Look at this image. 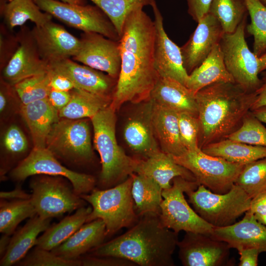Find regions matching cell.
I'll use <instances>...</instances> for the list:
<instances>
[{
    "label": "cell",
    "mask_w": 266,
    "mask_h": 266,
    "mask_svg": "<svg viewBox=\"0 0 266 266\" xmlns=\"http://www.w3.org/2000/svg\"><path fill=\"white\" fill-rule=\"evenodd\" d=\"M143 8L127 16L119 41L121 67L110 105L115 111L126 102L149 100L159 77L154 63L155 24Z\"/></svg>",
    "instance_id": "1"
},
{
    "label": "cell",
    "mask_w": 266,
    "mask_h": 266,
    "mask_svg": "<svg viewBox=\"0 0 266 266\" xmlns=\"http://www.w3.org/2000/svg\"><path fill=\"white\" fill-rule=\"evenodd\" d=\"M178 233L163 225L159 215L148 213L124 233L91 249L89 255L112 256L140 266H174Z\"/></svg>",
    "instance_id": "2"
},
{
    "label": "cell",
    "mask_w": 266,
    "mask_h": 266,
    "mask_svg": "<svg viewBox=\"0 0 266 266\" xmlns=\"http://www.w3.org/2000/svg\"><path fill=\"white\" fill-rule=\"evenodd\" d=\"M195 97L201 149L226 138L239 128L251 111L256 93H248L234 82H218L200 89Z\"/></svg>",
    "instance_id": "3"
},
{
    "label": "cell",
    "mask_w": 266,
    "mask_h": 266,
    "mask_svg": "<svg viewBox=\"0 0 266 266\" xmlns=\"http://www.w3.org/2000/svg\"><path fill=\"white\" fill-rule=\"evenodd\" d=\"M115 111L109 105L91 118L95 147L101 165L99 181L100 189L111 188L124 181L134 173L138 162V158L127 155L117 143Z\"/></svg>",
    "instance_id": "4"
},
{
    "label": "cell",
    "mask_w": 266,
    "mask_h": 266,
    "mask_svg": "<svg viewBox=\"0 0 266 266\" xmlns=\"http://www.w3.org/2000/svg\"><path fill=\"white\" fill-rule=\"evenodd\" d=\"M132 183L130 175L124 181L111 188H95L89 193L81 195L92 208L86 223L101 219L105 225L106 237L134 225L139 216L132 195Z\"/></svg>",
    "instance_id": "5"
},
{
    "label": "cell",
    "mask_w": 266,
    "mask_h": 266,
    "mask_svg": "<svg viewBox=\"0 0 266 266\" xmlns=\"http://www.w3.org/2000/svg\"><path fill=\"white\" fill-rule=\"evenodd\" d=\"M195 211L214 228L233 225L249 210L251 198L234 184L225 194L211 192L203 185L185 193Z\"/></svg>",
    "instance_id": "6"
},
{
    "label": "cell",
    "mask_w": 266,
    "mask_h": 266,
    "mask_svg": "<svg viewBox=\"0 0 266 266\" xmlns=\"http://www.w3.org/2000/svg\"><path fill=\"white\" fill-rule=\"evenodd\" d=\"M32 176L29 183L31 200L41 218L59 217L86 206L87 202L66 178L44 174Z\"/></svg>",
    "instance_id": "7"
},
{
    "label": "cell",
    "mask_w": 266,
    "mask_h": 266,
    "mask_svg": "<svg viewBox=\"0 0 266 266\" xmlns=\"http://www.w3.org/2000/svg\"><path fill=\"white\" fill-rule=\"evenodd\" d=\"M171 186L163 190L160 221L164 226L178 233L183 231L211 234L214 227L204 221L186 200L184 193L197 189L199 184L180 176L174 178Z\"/></svg>",
    "instance_id": "8"
},
{
    "label": "cell",
    "mask_w": 266,
    "mask_h": 266,
    "mask_svg": "<svg viewBox=\"0 0 266 266\" xmlns=\"http://www.w3.org/2000/svg\"><path fill=\"white\" fill-rule=\"evenodd\" d=\"M173 158L193 173L199 185L221 194L231 190L245 165L208 155L200 148Z\"/></svg>",
    "instance_id": "9"
},
{
    "label": "cell",
    "mask_w": 266,
    "mask_h": 266,
    "mask_svg": "<svg viewBox=\"0 0 266 266\" xmlns=\"http://www.w3.org/2000/svg\"><path fill=\"white\" fill-rule=\"evenodd\" d=\"M247 18L233 33L223 35L219 42L225 66L234 82L248 93L257 91L262 83L259 77L258 58L249 49L245 38Z\"/></svg>",
    "instance_id": "10"
},
{
    "label": "cell",
    "mask_w": 266,
    "mask_h": 266,
    "mask_svg": "<svg viewBox=\"0 0 266 266\" xmlns=\"http://www.w3.org/2000/svg\"><path fill=\"white\" fill-rule=\"evenodd\" d=\"M46 147L67 163L81 165L91 162L93 152L87 122L83 119H59L50 131Z\"/></svg>",
    "instance_id": "11"
},
{
    "label": "cell",
    "mask_w": 266,
    "mask_h": 266,
    "mask_svg": "<svg viewBox=\"0 0 266 266\" xmlns=\"http://www.w3.org/2000/svg\"><path fill=\"white\" fill-rule=\"evenodd\" d=\"M39 174L66 178L80 196L89 193L96 185V180L93 175L63 166L47 147H33L28 155L11 170L10 177L19 183L30 176Z\"/></svg>",
    "instance_id": "12"
},
{
    "label": "cell",
    "mask_w": 266,
    "mask_h": 266,
    "mask_svg": "<svg viewBox=\"0 0 266 266\" xmlns=\"http://www.w3.org/2000/svg\"><path fill=\"white\" fill-rule=\"evenodd\" d=\"M40 9L68 26L84 33H97L119 41L120 36L104 12L96 5H79L58 0H33Z\"/></svg>",
    "instance_id": "13"
},
{
    "label": "cell",
    "mask_w": 266,
    "mask_h": 266,
    "mask_svg": "<svg viewBox=\"0 0 266 266\" xmlns=\"http://www.w3.org/2000/svg\"><path fill=\"white\" fill-rule=\"evenodd\" d=\"M179 258L184 266H222L230 264V248L210 234L186 232L177 243Z\"/></svg>",
    "instance_id": "14"
},
{
    "label": "cell",
    "mask_w": 266,
    "mask_h": 266,
    "mask_svg": "<svg viewBox=\"0 0 266 266\" xmlns=\"http://www.w3.org/2000/svg\"><path fill=\"white\" fill-rule=\"evenodd\" d=\"M81 36L80 47L74 60L117 79L122 62L119 41L97 33L84 32Z\"/></svg>",
    "instance_id": "15"
},
{
    "label": "cell",
    "mask_w": 266,
    "mask_h": 266,
    "mask_svg": "<svg viewBox=\"0 0 266 266\" xmlns=\"http://www.w3.org/2000/svg\"><path fill=\"white\" fill-rule=\"evenodd\" d=\"M151 6L155 27V69L159 77L171 78L186 86L189 74L183 66L180 47L167 35L164 27L163 17L155 0Z\"/></svg>",
    "instance_id": "16"
},
{
    "label": "cell",
    "mask_w": 266,
    "mask_h": 266,
    "mask_svg": "<svg viewBox=\"0 0 266 266\" xmlns=\"http://www.w3.org/2000/svg\"><path fill=\"white\" fill-rule=\"evenodd\" d=\"M31 37L40 57L48 65L74 57L81 44L80 39L52 21L42 26H35Z\"/></svg>",
    "instance_id": "17"
},
{
    "label": "cell",
    "mask_w": 266,
    "mask_h": 266,
    "mask_svg": "<svg viewBox=\"0 0 266 266\" xmlns=\"http://www.w3.org/2000/svg\"><path fill=\"white\" fill-rule=\"evenodd\" d=\"M197 23L188 41L180 47L183 66L188 74L204 61L224 33L219 22L209 13Z\"/></svg>",
    "instance_id": "18"
},
{
    "label": "cell",
    "mask_w": 266,
    "mask_h": 266,
    "mask_svg": "<svg viewBox=\"0 0 266 266\" xmlns=\"http://www.w3.org/2000/svg\"><path fill=\"white\" fill-rule=\"evenodd\" d=\"M210 235L226 242L230 248L237 250L252 248L258 249L260 253L266 252V226L249 210L240 221L229 226L214 228Z\"/></svg>",
    "instance_id": "19"
},
{
    "label": "cell",
    "mask_w": 266,
    "mask_h": 266,
    "mask_svg": "<svg viewBox=\"0 0 266 266\" xmlns=\"http://www.w3.org/2000/svg\"><path fill=\"white\" fill-rule=\"evenodd\" d=\"M153 102L149 99L129 119L124 129V139L136 154L146 158L161 151L152 122Z\"/></svg>",
    "instance_id": "20"
},
{
    "label": "cell",
    "mask_w": 266,
    "mask_h": 266,
    "mask_svg": "<svg viewBox=\"0 0 266 266\" xmlns=\"http://www.w3.org/2000/svg\"><path fill=\"white\" fill-rule=\"evenodd\" d=\"M49 66L50 71L68 78L74 88L100 95H109L114 80H117L90 66L79 65L69 58L51 63Z\"/></svg>",
    "instance_id": "21"
},
{
    "label": "cell",
    "mask_w": 266,
    "mask_h": 266,
    "mask_svg": "<svg viewBox=\"0 0 266 266\" xmlns=\"http://www.w3.org/2000/svg\"><path fill=\"white\" fill-rule=\"evenodd\" d=\"M150 99L177 113H187L198 116L195 94L174 79L159 77L151 91Z\"/></svg>",
    "instance_id": "22"
},
{
    "label": "cell",
    "mask_w": 266,
    "mask_h": 266,
    "mask_svg": "<svg viewBox=\"0 0 266 266\" xmlns=\"http://www.w3.org/2000/svg\"><path fill=\"white\" fill-rule=\"evenodd\" d=\"M106 227L100 219L84 224L67 240L51 250L67 260H77L104 242Z\"/></svg>",
    "instance_id": "23"
},
{
    "label": "cell",
    "mask_w": 266,
    "mask_h": 266,
    "mask_svg": "<svg viewBox=\"0 0 266 266\" xmlns=\"http://www.w3.org/2000/svg\"><path fill=\"white\" fill-rule=\"evenodd\" d=\"M152 101V122L161 150L173 157L181 155L187 149L180 139L177 113Z\"/></svg>",
    "instance_id": "24"
},
{
    "label": "cell",
    "mask_w": 266,
    "mask_h": 266,
    "mask_svg": "<svg viewBox=\"0 0 266 266\" xmlns=\"http://www.w3.org/2000/svg\"><path fill=\"white\" fill-rule=\"evenodd\" d=\"M134 173L153 179L163 190L170 188V182L176 177L196 181L191 172L176 163L172 156L161 150L148 158L138 159Z\"/></svg>",
    "instance_id": "25"
},
{
    "label": "cell",
    "mask_w": 266,
    "mask_h": 266,
    "mask_svg": "<svg viewBox=\"0 0 266 266\" xmlns=\"http://www.w3.org/2000/svg\"><path fill=\"white\" fill-rule=\"evenodd\" d=\"M31 41H22L3 70V76L14 85L28 77L48 72L49 65L40 57L35 45Z\"/></svg>",
    "instance_id": "26"
},
{
    "label": "cell",
    "mask_w": 266,
    "mask_h": 266,
    "mask_svg": "<svg viewBox=\"0 0 266 266\" xmlns=\"http://www.w3.org/2000/svg\"><path fill=\"white\" fill-rule=\"evenodd\" d=\"M21 115L31 133L33 147H46V141L53 125L60 118L59 111L48 98L22 104Z\"/></svg>",
    "instance_id": "27"
},
{
    "label": "cell",
    "mask_w": 266,
    "mask_h": 266,
    "mask_svg": "<svg viewBox=\"0 0 266 266\" xmlns=\"http://www.w3.org/2000/svg\"><path fill=\"white\" fill-rule=\"evenodd\" d=\"M51 219H44L37 214L30 218L11 237L8 248L0 258V266H11L17 264L28 253L34 246L38 235L46 230Z\"/></svg>",
    "instance_id": "28"
},
{
    "label": "cell",
    "mask_w": 266,
    "mask_h": 266,
    "mask_svg": "<svg viewBox=\"0 0 266 266\" xmlns=\"http://www.w3.org/2000/svg\"><path fill=\"white\" fill-rule=\"evenodd\" d=\"M218 82H234L225 66L219 43L214 47L204 61L189 74L186 86L196 95L203 88Z\"/></svg>",
    "instance_id": "29"
},
{
    "label": "cell",
    "mask_w": 266,
    "mask_h": 266,
    "mask_svg": "<svg viewBox=\"0 0 266 266\" xmlns=\"http://www.w3.org/2000/svg\"><path fill=\"white\" fill-rule=\"evenodd\" d=\"M92 210L91 206L80 207L72 215L50 225L38 237L34 246L51 251L60 245L86 223Z\"/></svg>",
    "instance_id": "30"
},
{
    "label": "cell",
    "mask_w": 266,
    "mask_h": 266,
    "mask_svg": "<svg viewBox=\"0 0 266 266\" xmlns=\"http://www.w3.org/2000/svg\"><path fill=\"white\" fill-rule=\"evenodd\" d=\"M201 149L208 155L243 165L266 157V146L252 145L229 138L210 143Z\"/></svg>",
    "instance_id": "31"
},
{
    "label": "cell",
    "mask_w": 266,
    "mask_h": 266,
    "mask_svg": "<svg viewBox=\"0 0 266 266\" xmlns=\"http://www.w3.org/2000/svg\"><path fill=\"white\" fill-rule=\"evenodd\" d=\"M68 103L59 111L60 118L69 119L91 118L111 102L109 95H100L77 88L70 91Z\"/></svg>",
    "instance_id": "32"
},
{
    "label": "cell",
    "mask_w": 266,
    "mask_h": 266,
    "mask_svg": "<svg viewBox=\"0 0 266 266\" xmlns=\"http://www.w3.org/2000/svg\"><path fill=\"white\" fill-rule=\"evenodd\" d=\"M132 195L137 215L152 213L160 215L163 201V189L153 179L145 175L133 173Z\"/></svg>",
    "instance_id": "33"
},
{
    "label": "cell",
    "mask_w": 266,
    "mask_h": 266,
    "mask_svg": "<svg viewBox=\"0 0 266 266\" xmlns=\"http://www.w3.org/2000/svg\"><path fill=\"white\" fill-rule=\"evenodd\" d=\"M1 10L6 23L11 29L22 26L27 21L35 26H42L52 21V16L42 12L33 0H12L1 5Z\"/></svg>",
    "instance_id": "34"
},
{
    "label": "cell",
    "mask_w": 266,
    "mask_h": 266,
    "mask_svg": "<svg viewBox=\"0 0 266 266\" xmlns=\"http://www.w3.org/2000/svg\"><path fill=\"white\" fill-rule=\"evenodd\" d=\"M36 214L31 199H0V232L11 235L22 221Z\"/></svg>",
    "instance_id": "35"
},
{
    "label": "cell",
    "mask_w": 266,
    "mask_h": 266,
    "mask_svg": "<svg viewBox=\"0 0 266 266\" xmlns=\"http://www.w3.org/2000/svg\"><path fill=\"white\" fill-rule=\"evenodd\" d=\"M208 13L217 19L226 33H233L248 15L244 0H212Z\"/></svg>",
    "instance_id": "36"
},
{
    "label": "cell",
    "mask_w": 266,
    "mask_h": 266,
    "mask_svg": "<svg viewBox=\"0 0 266 266\" xmlns=\"http://www.w3.org/2000/svg\"><path fill=\"white\" fill-rule=\"evenodd\" d=\"M251 22L246 29L254 37L253 53L259 57L266 52V7L259 0H244Z\"/></svg>",
    "instance_id": "37"
},
{
    "label": "cell",
    "mask_w": 266,
    "mask_h": 266,
    "mask_svg": "<svg viewBox=\"0 0 266 266\" xmlns=\"http://www.w3.org/2000/svg\"><path fill=\"white\" fill-rule=\"evenodd\" d=\"M108 16L121 36L125 20L135 9L150 5L155 0H90Z\"/></svg>",
    "instance_id": "38"
},
{
    "label": "cell",
    "mask_w": 266,
    "mask_h": 266,
    "mask_svg": "<svg viewBox=\"0 0 266 266\" xmlns=\"http://www.w3.org/2000/svg\"><path fill=\"white\" fill-rule=\"evenodd\" d=\"M235 184L251 199L266 191V157L245 165Z\"/></svg>",
    "instance_id": "39"
},
{
    "label": "cell",
    "mask_w": 266,
    "mask_h": 266,
    "mask_svg": "<svg viewBox=\"0 0 266 266\" xmlns=\"http://www.w3.org/2000/svg\"><path fill=\"white\" fill-rule=\"evenodd\" d=\"M50 81L48 71L25 78L14 87L22 104H26L48 98L51 90Z\"/></svg>",
    "instance_id": "40"
},
{
    "label": "cell",
    "mask_w": 266,
    "mask_h": 266,
    "mask_svg": "<svg viewBox=\"0 0 266 266\" xmlns=\"http://www.w3.org/2000/svg\"><path fill=\"white\" fill-rule=\"evenodd\" d=\"M226 138L266 147V127L250 111L245 116L239 128Z\"/></svg>",
    "instance_id": "41"
},
{
    "label": "cell",
    "mask_w": 266,
    "mask_h": 266,
    "mask_svg": "<svg viewBox=\"0 0 266 266\" xmlns=\"http://www.w3.org/2000/svg\"><path fill=\"white\" fill-rule=\"evenodd\" d=\"M20 266H80V260H67L53 253L51 251L36 246L19 261Z\"/></svg>",
    "instance_id": "42"
},
{
    "label": "cell",
    "mask_w": 266,
    "mask_h": 266,
    "mask_svg": "<svg viewBox=\"0 0 266 266\" xmlns=\"http://www.w3.org/2000/svg\"><path fill=\"white\" fill-rule=\"evenodd\" d=\"M177 115L180 139L184 146L187 150L200 148V126L198 117L187 113H179Z\"/></svg>",
    "instance_id": "43"
},
{
    "label": "cell",
    "mask_w": 266,
    "mask_h": 266,
    "mask_svg": "<svg viewBox=\"0 0 266 266\" xmlns=\"http://www.w3.org/2000/svg\"><path fill=\"white\" fill-rule=\"evenodd\" d=\"M4 146L10 154H19L28 149L27 138L20 129L15 125L6 131L3 137Z\"/></svg>",
    "instance_id": "44"
},
{
    "label": "cell",
    "mask_w": 266,
    "mask_h": 266,
    "mask_svg": "<svg viewBox=\"0 0 266 266\" xmlns=\"http://www.w3.org/2000/svg\"><path fill=\"white\" fill-rule=\"evenodd\" d=\"M79 259L82 266H136L133 262L120 257L88 255Z\"/></svg>",
    "instance_id": "45"
},
{
    "label": "cell",
    "mask_w": 266,
    "mask_h": 266,
    "mask_svg": "<svg viewBox=\"0 0 266 266\" xmlns=\"http://www.w3.org/2000/svg\"><path fill=\"white\" fill-rule=\"evenodd\" d=\"M188 13L198 23L208 12L212 0H186Z\"/></svg>",
    "instance_id": "46"
},
{
    "label": "cell",
    "mask_w": 266,
    "mask_h": 266,
    "mask_svg": "<svg viewBox=\"0 0 266 266\" xmlns=\"http://www.w3.org/2000/svg\"><path fill=\"white\" fill-rule=\"evenodd\" d=\"M50 86L51 89L60 91H70L74 88L73 83L66 77L50 71Z\"/></svg>",
    "instance_id": "47"
},
{
    "label": "cell",
    "mask_w": 266,
    "mask_h": 266,
    "mask_svg": "<svg viewBox=\"0 0 266 266\" xmlns=\"http://www.w3.org/2000/svg\"><path fill=\"white\" fill-rule=\"evenodd\" d=\"M48 99L51 104L59 111L65 107L70 101V91H60L51 89Z\"/></svg>",
    "instance_id": "48"
},
{
    "label": "cell",
    "mask_w": 266,
    "mask_h": 266,
    "mask_svg": "<svg viewBox=\"0 0 266 266\" xmlns=\"http://www.w3.org/2000/svg\"><path fill=\"white\" fill-rule=\"evenodd\" d=\"M240 255L239 266H257L258 255L260 253L258 249L252 248L237 250Z\"/></svg>",
    "instance_id": "49"
},
{
    "label": "cell",
    "mask_w": 266,
    "mask_h": 266,
    "mask_svg": "<svg viewBox=\"0 0 266 266\" xmlns=\"http://www.w3.org/2000/svg\"><path fill=\"white\" fill-rule=\"evenodd\" d=\"M249 211L254 214H266V191L251 199Z\"/></svg>",
    "instance_id": "50"
},
{
    "label": "cell",
    "mask_w": 266,
    "mask_h": 266,
    "mask_svg": "<svg viewBox=\"0 0 266 266\" xmlns=\"http://www.w3.org/2000/svg\"><path fill=\"white\" fill-rule=\"evenodd\" d=\"M31 194H29L24 191L19 185H17L14 189L9 192L1 191L0 192V199L12 200H27L31 199Z\"/></svg>",
    "instance_id": "51"
},
{
    "label": "cell",
    "mask_w": 266,
    "mask_h": 266,
    "mask_svg": "<svg viewBox=\"0 0 266 266\" xmlns=\"http://www.w3.org/2000/svg\"><path fill=\"white\" fill-rule=\"evenodd\" d=\"M262 83L255 91L256 98L251 110L266 105V76H262Z\"/></svg>",
    "instance_id": "52"
},
{
    "label": "cell",
    "mask_w": 266,
    "mask_h": 266,
    "mask_svg": "<svg viewBox=\"0 0 266 266\" xmlns=\"http://www.w3.org/2000/svg\"><path fill=\"white\" fill-rule=\"evenodd\" d=\"M10 235L3 234L0 239V258L5 254L10 241Z\"/></svg>",
    "instance_id": "53"
},
{
    "label": "cell",
    "mask_w": 266,
    "mask_h": 266,
    "mask_svg": "<svg viewBox=\"0 0 266 266\" xmlns=\"http://www.w3.org/2000/svg\"><path fill=\"white\" fill-rule=\"evenodd\" d=\"M251 111L260 121L266 124V105L252 110Z\"/></svg>",
    "instance_id": "54"
},
{
    "label": "cell",
    "mask_w": 266,
    "mask_h": 266,
    "mask_svg": "<svg viewBox=\"0 0 266 266\" xmlns=\"http://www.w3.org/2000/svg\"><path fill=\"white\" fill-rule=\"evenodd\" d=\"M260 73L266 70V52L258 58Z\"/></svg>",
    "instance_id": "55"
},
{
    "label": "cell",
    "mask_w": 266,
    "mask_h": 266,
    "mask_svg": "<svg viewBox=\"0 0 266 266\" xmlns=\"http://www.w3.org/2000/svg\"><path fill=\"white\" fill-rule=\"evenodd\" d=\"M7 103L6 96L1 90L0 93V111L2 112L4 109Z\"/></svg>",
    "instance_id": "56"
},
{
    "label": "cell",
    "mask_w": 266,
    "mask_h": 266,
    "mask_svg": "<svg viewBox=\"0 0 266 266\" xmlns=\"http://www.w3.org/2000/svg\"><path fill=\"white\" fill-rule=\"evenodd\" d=\"M254 216L259 222L266 226V214H254Z\"/></svg>",
    "instance_id": "57"
},
{
    "label": "cell",
    "mask_w": 266,
    "mask_h": 266,
    "mask_svg": "<svg viewBox=\"0 0 266 266\" xmlns=\"http://www.w3.org/2000/svg\"><path fill=\"white\" fill-rule=\"evenodd\" d=\"M64 2L71 4L84 5L85 4V0H58Z\"/></svg>",
    "instance_id": "58"
},
{
    "label": "cell",
    "mask_w": 266,
    "mask_h": 266,
    "mask_svg": "<svg viewBox=\"0 0 266 266\" xmlns=\"http://www.w3.org/2000/svg\"><path fill=\"white\" fill-rule=\"evenodd\" d=\"M259 1L266 7V0H259Z\"/></svg>",
    "instance_id": "59"
},
{
    "label": "cell",
    "mask_w": 266,
    "mask_h": 266,
    "mask_svg": "<svg viewBox=\"0 0 266 266\" xmlns=\"http://www.w3.org/2000/svg\"><path fill=\"white\" fill-rule=\"evenodd\" d=\"M262 76H266V71H264V72H263L262 73Z\"/></svg>",
    "instance_id": "60"
},
{
    "label": "cell",
    "mask_w": 266,
    "mask_h": 266,
    "mask_svg": "<svg viewBox=\"0 0 266 266\" xmlns=\"http://www.w3.org/2000/svg\"><path fill=\"white\" fill-rule=\"evenodd\" d=\"M11 0H8L9 1H11Z\"/></svg>",
    "instance_id": "61"
}]
</instances>
